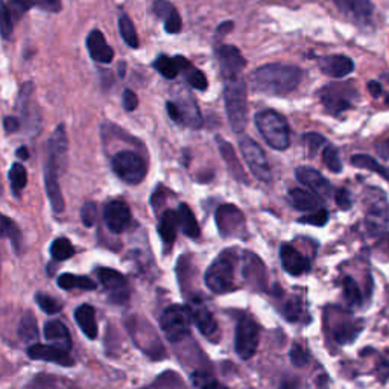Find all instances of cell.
I'll use <instances>...</instances> for the list:
<instances>
[{
	"instance_id": "obj_1",
	"label": "cell",
	"mask_w": 389,
	"mask_h": 389,
	"mask_svg": "<svg viewBox=\"0 0 389 389\" xmlns=\"http://www.w3.org/2000/svg\"><path fill=\"white\" fill-rule=\"evenodd\" d=\"M69 140L64 124H60L48 140V155L44 163V184L52 210L55 213L64 211V198L60 187V175L67 163Z\"/></svg>"
},
{
	"instance_id": "obj_2",
	"label": "cell",
	"mask_w": 389,
	"mask_h": 389,
	"mask_svg": "<svg viewBox=\"0 0 389 389\" xmlns=\"http://www.w3.org/2000/svg\"><path fill=\"white\" fill-rule=\"evenodd\" d=\"M303 81V70L283 62L265 64L249 77V86L256 93L270 96H286L298 88Z\"/></svg>"
},
{
	"instance_id": "obj_3",
	"label": "cell",
	"mask_w": 389,
	"mask_h": 389,
	"mask_svg": "<svg viewBox=\"0 0 389 389\" xmlns=\"http://www.w3.org/2000/svg\"><path fill=\"white\" fill-rule=\"evenodd\" d=\"M224 102L231 129L244 133L248 122V86L242 77L224 79Z\"/></svg>"
},
{
	"instance_id": "obj_4",
	"label": "cell",
	"mask_w": 389,
	"mask_h": 389,
	"mask_svg": "<svg viewBox=\"0 0 389 389\" xmlns=\"http://www.w3.org/2000/svg\"><path fill=\"white\" fill-rule=\"evenodd\" d=\"M254 124L262 134L265 142L270 145L272 150L284 151L291 145V129L286 120L280 113L274 110L258 111L254 116Z\"/></svg>"
},
{
	"instance_id": "obj_5",
	"label": "cell",
	"mask_w": 389,
	"mask_h": 389,
	"mask_svg": "<svg viewBox=\"0 0 389 389\" xmlns=\"http://www.w3.org/2000/svg\"><path fill=\"white\" fill-rule=\"evenodd\" d=\"M204 283L207 288L215 294H228L236 289L235 284V258L230 253L224 251L218 256L206 274H204Z\"/></svg>"
},
{
	"instance_id": "obj_6",
	"label": "cell",
	"mask_w": 389,
	"mask_h": 389,
	"mask_svg": "<svg viewBox=\"0 0 389 389\" xmlns=\"http://www.w3.org/2000/svg\"><path fill=\"white\" fill-rule=\"evenodd\" d=\"M357 96L353 82H331L319 91L321 104L331 116H339L351 108Z\"/></svg>"
},
{
	"instance_id": "obj_7",
	"label": "cell",
	"mask_w": 389,
	"mask_h": 389,
	"mask_svg": "<svg viewBox=\"0 0 389 389\" xmlns=\"http://www.w3.org/2000/svg\"><path fill=\"white\" fill-rule=\"evenodd\" d=\"M111 166L117 177L131 186L140 184L147 173L143 157L134 151H119L111 159Z\"/></svg>"
},
{
	"instance_id": "obj_8",
	"label": "cell",
	"mask_w": 389,
	"mask_h": 389,
	"mask_svg": "<svg viewBox=\"0 0 389 389\" xmlns=\"http://www.w3.org/2000/svg\"><path fill=\"white\" fill-rule=\"evenodd\" d=\"M190 313L184 305L172 304L166 308L160 318V327L171 342H181L190 335Z\"/></svg>"
},
{
	"instance_id": "obj_9",
	"label": "cell",
	"mask_w": 389,
	"mask_h": 389,
	"mask_svg": "<svg viewBox=\"0 0 389 389\" xmlns=\"http://www.w3.org/2000/svg\"><path fill=\"white\" fill-rule=\"evenodd\" d=\"M126 327L138 348L143 350L146 355H150L154 359L163 357V347L160 344V339L157 338L150 322L138 318L137 315L136 317L133 315L131 318L126 319Z\"/></svg>"
},
{
	"instance_id": "obj_10",
	"label": "cell",
	"mask_w": 389,
	"mask_h": 389,
	"mask_svg": "<svg viewBox=\"0 0 389 389\" xmlns=\"http://www.w3.org/2000/svg\"><path fill=\"white\" fill-rule=\"evenodd\" d=\"M239 150L242 152L244 160L246 161L248 168L254 177L258 181L270 184L272 180V172L261 145L254 142L253 138L242 137L239 140Z\"/></svg>"
},
{
	"instance_id": "obj_11",
	"label": "cell",
	"mask_w": 389,
	"mask_h": 389,
	"mask_svg": "<svg viewBox=\"0 0 389 389\" xmlns=\"http://www.w3.org/2000/svg\"><path fill=\"white\" fill-rule=\"evenodd\" d=\"M261 341V327L251 317H242L236 326L235 335V350L236 355L248 360L254 356Z\"/></svg>"
},
{
	"instance_id": "obj_12",
	"label": "cell",
	"mask_w": 389,
	"mask_h": 389,
	"mask_svg": "<svg viewBox=\"0 0 389 389\" xmlns=\"http://www.w3.org/2000/svg\"><path fill=\"white\" fill-rule=\"evenodd\" d=\"M338 11L347 20L360 27H369L374 18V5L371 0H333Z\"/></svg>"
},
{
	"instance_id": "obj_13",
	"label": "cell",
	"mask_w": 389,
	"mask_h": 389,
	"mask_svg": "<svg viewBox=\"0 0 389 389\" xmlns=\"http://www.w3.org/2000/svg\"><path fill=\"white\" fill-rule=\"evenodd\" d=\"M216 225L222 237H236L245 233V216L233 204H225L216 210Z\"/></svg>"
},
{
	"instance_id": "obj_14",
	"label": "cell",
	"mask_w": 389,
	"mask_h": 389,
	"mask_svg": "<svg viewBox=\"0 0 389 389\" xmlns=\"http://www.w3.org/2000/svg\"><path fill=\"white\" fill-rule=\"evenodd\" d=\"M215 53L224 79L242 77V72L246 67V60L236 46L220 44L216 48Z\"/></svg>"
},
{
	"instance_id": "obj_15",
	"label": "cell",
	"mask_w": 389,
	"mask_h": 389,
	"mask_svg": "<svg viewBox=\"0 0 389 389\" xmlns=\"http://www.w3.org/2000/svg\"><path fill=\"white\" fill-rule=\"evenodd\" d=\"M189 313L192 321L197 324L198 330L201 331L202 336H206L211 342H216L219 338V326L215 318L206 304H204L199 298L190 300V304L187 305Z\"/></svg>"
},
{
	"instance_id": "obj_16",
	"label": "cell",
	"mask_w": 389,
	"mask_h": 389,
	"mask_svg": "<svg viewBox=\"0 0 389 389\" xmlns=\"http://www.w3.org/2000/svg\"><path fill=\"white\" fill-rule=\"evenodd\" d=\"M96 274L100 284L110 292L111 300L119 304L128 300V280L124 274H120L116 270H111V268H98Z\"/></svg>"
},
{
	"instance_id": "obj_17",
	"label": "cell",
	"mask_w": 389,
	"mask_h": 389,
	"mask_svg": "<svg viewBox=\"0 0 389 389\" xmlns=\"http://www.w3.org/2000/svg\"><path fill=\"white\" fill-rule=\"evenodd\" d=\"M295 178L298 180V183H301L303 186L310 189V192L318 194V197L329 199L331 198V194L335 193L330 181L324 177L321 172L310 168V166H300V168H296Z\"/></svg>"
},
{
	"instance_id": "obj_18",
	"label": "cell",
	"mask_w": 389,
	"mask_h": 389,
	"mask_svg": "<svg viewBox=\"0 0 389 389\" xmlns=\"http://www.w3.org/2000/svg\"><path fill=\"white\" fill-rule=\"evenodd\" d=\"M104 219H105V225L111 233L119 235L131 225L133 216L126 202L114 199V201H110L105 206Z\"/></svg>"
},
{
	"instance_id": "obj_19",
	"label": "cell",
	"mask_w": 389,
	"mask_h": 389,
	"mask_svg": "<svg viewBox=\"0 0 389 389\" xmlns=\"http://www.w3.org/2000/svg\"><path fill=\"white\" fill-rule=\"evenodd\" d=\"M70 351L64 350L58 345H44V344H31L27 347V356L32 360H44V362H53L61 367H73L75 365V359L70 355Z\"/></svg>"
},
{
	"instance_id": "obj_20",
	"label": "cell",
	"mask_w": 389,
	"mask_h": 389,
	"mask_svg": "<svg viewBox=\"0 0 389 389\" xmlns=\"http://www.w3.org/2000/svg\"><path fill=\"white\" fill-rule=\"evenodd\" d=\"M385 193H378V198H373L367 209V225L373 235L382 233L389 224V209L385 201Z\"/></svg>"
},
{
	"instance_id": "obj_21",
	"label": "cell",
	"mask_w": 389,
	"mask_h": 389,
	"mask_svg": "<svg viewBox=\"0 0 389 389\" xmlns=\"http://www.w3.org/2000/svg\"><path fill=\"white\" fill-rule=\"evenodd\" d=\"M282 268L292 277H300L310 270V263L298 249L289 244H284L280 248Z\"/></svg>"
},
{
	"instance_id": "obj_22",
	"label": "cell",
	"mask_w": 389,
	"mask_h": 389,
	"mask_svg": "<svg viewBox=\"0 0 389 389\" xmlns=\"http://www.w3.org/2000/svg\"><path fill=\"white\" fill-rule=\"evenodd\" d=\"M319 70L330 78H345L355 70V61L347 55H326L319 58Z\"/></svg>"
},
{
	"instance_id": "obj_23",
	"label": "cell",
	"mask_w": 389,
	"mask_h": 389,
	"mask_svg": "<svg viewBox=\"0 0 389 389\" xmlns=\"http://www.w3.org/2000/svg\"><path fill=\"white\" fill-rule=\"evenodd\" d=\"M173 102L180 111V125L189 126L192 129L201 128V110L197 104V100H194V98L190 93H183V96H178V99H175Z\"/></svg>"
},
{
	"instance_id": "obj_24",
	"label": "cell",
	"mask_w": 389,
	"mask_h": 389,
	"mask_svg": "<svg viewBox=\"0 0 389 389\" xmlns=\"http://www.w3.org/2000/svg\"><path fill=\"white\" fill-rule=\"evenodd\" d=\"M154 14L161 18L164 22V29L168 34H178L183 29V20L178 13V9L175 8L169 0H154Z\"/></svg>"
},
{
	"instance_id": "obj_25",
	"label": "cell",
	"mask_w": 389,
	"mask_h": 389,
	"mask_svg": "<svg viewBox=\"0 0 389 389\" xmlns=\"http://www.w3.org/2000/svg\"><path fill=\"white\" fill-rule=\"evenodd\" d=\"M32 93H34L32 82H26V84H23L20 90V96H18V111H20V114L25 120L23 124H26L27 128L39 129L40 114L35 104H32V99H31Z\"/></svg>"
},
{
	"instance_id": "obj_26",
	"label": "cell",
	"mask_w": 389,
	"mask_h": 389,
	"mask_svg": "<svg viewBox=\"0 0 389 389\" xmlns=\"http://www.w3.org/2000/svg\"><path fill=\"white\" fill-rule=\"evenodd\" d=\"M87 49L90 57L98 62L110 64L114 60V51L111 46H108L104 34L99 29H93L87 37Z\"/></svg>"
},
{
	"instance_id": "obj_27",
	"label": "cell",
	"mask_w": 389,
	"mask_h": 389,
	"mask_svg": "<svg viewBox=\"0 0 389 389\" xmlns=\"http://www.w3.org/2000/svg\"><path fill=\"white\" fill-rule=\"evenodd\" d=\"M216 143H218V147H219V152L222 155V159H224V163L227 164V168L231 172V175H233V177L236 180L246 184L248 183V177H246V173H245V171L242 168V164H240L239 160H237L233 146H231L228 142H225L224 138H220L219 136L216 137Z\"/></svg>"
},
{
	"instance_id": "obj_28",
	"label": "cell",
	"mask_w": 389,
	"mask_h": 389,
	"mask_svg": "<svg viewBox=\"0 0 389 389\" xmlns=\"http://www.w3.org/2000/svg\"><path fill=\"white\" fill-rule=\"evenodd\" d=\"M44 336H46V339L51 341L53 345H58V347L67 350V351L72 350L70 331L66 327V324L58 321V319H52L49 322H46Z\"/></svg>"
},
{
	"instance_id": "obj_29",
	"label": "cell",
	"mask_w": 389,
	"mask_h": 389,
	"mask_svg": "<svg viewBox=\"0 0 389 389\" xmlns=\"http://www.w3.org/2000/svg\"><path fill=\"white\" fill-rule=\"evenodd\" d=\"M187 62L189 60L181 57V55H177V57L173 58L168 57V55H160V57L154 61L152 66L163 78L175 79L183 72V69L186 67Z\"/></svg>"
},
{
	"instance_id": "obj_30",
	"label": "cell",
	"mask_w": 389,
	"mask_h": 389,
	"mask_svg": "<svg viewBox=\"0 0 389 389\" xmlns=\"http://www.w3.org/2000/svg\"><path fill=\"white\" fill-rule=\"evenodd\" d=\"M360 331H362V322L360 321L345 318L344 321H338L336 324L333 322V338H335L339 345L351 344Z\"/></svg>"
},
{
	"instance_id": "obj_31",
	"label": "cell",
	"mask_w": 389,
	"mask_h": 389,
	"mask_svg": "<svg viewBox=\"0 0 389 389\" xmlns=\"http://www.w3.org/2000/svg\"><path fill=\"white\" fill-rule=\"evenodd\" d=\"M75 319L78 326L81 327L82 333L88 339L98 338V322H96V310L93 305L90 304H81L75 310Z\"/></svg>"
},
{
	"instance_id": "obj_32",
	"label": "cell",
	"mask_w": 389,
	"mask_h": 389,
	"mask_svg": "<svg viewBox=\"0 0 389 389\" xmlns=\"http://www.w3.org/2000/svg\"><path fill=\"white\" fill-rule=\"evenodd\" d=\"M244 277L248 282H253L257 284V288L263 289L266 284V275H265V266L261 262L256 254L246 253L245 254V263H244Z\"/></svg>"
},
{
	"instance_id": "obj_33",
	"label": "cell",
	"mask_w": 389,
	"mask_h": 389,
	"mask_svg": "<svg viewBox=\"0 0 389 389\" xmlns=\"http://www.w3.org/2000/svg\"><path fill=\"white\" fill-rule=\"evenodd\" d=\"M177 227H178V211L166 210L159 224V235L163 240V244L172 246L175 239H177Z\"/></svg>"
},
{
	"instance_id": "obj_34",
	"label": "cell",
	"mask_w": 389,
	"mask_h": 389,
	"mask_svg": "<svg viewBox=\"0 0 389 389\" xmlns=\"http://www.w3.org/2000/svg\"><path fill=\"white\" fill-rule=\"evenodd\" d=\"M0 239H9L15 251L20 254L23 251V236L15 222L0 213Z\"/></svg>"
},
{
	"instance_id": "obj_35",
	"label": "cell",
	"mask_w": 389,
	"mask_h": 389,
	"mask_svg": "<svg viewBox=\"0 0 389 389\" xmlns=\"http://www.w3.org/2000/svg\"><path fill=\"white\" fill-rule=\"evenodd\" d=\"M58 288L64 291H95L98 284L95 280H91L90 277L86 275H75V274H62L58 277Z\"/></svg>"
},
{
	"instance_id": "obj_36",
	"label": "cell",
	"mask_w": 389,
	"mask_h": 389,
	"mask_svg": "<svg viewBox=\"0 0 389 389\" xmlns=\"http://www.w3.org/2000/svg\"><path fill=\"white\" fill-rule=\"evenodd\" d=\"M178 224L183 228V233L187 237L198 239L201 236V228L198 225L197 218H194V213L184 202H181L178 207Z\"/></svg>"
},
{
	"instance_id": "obj_37",
	"label": "cell",
	"mask_w": 389,
	"mask_h": 389,
	"mask_svg": "<svg viewBox=\"0 0 389 389\" xmlns=\"http://www.w3.org/2000/svg\"><path fill=\"white\" fill-rule=\"evenodd\" d=\"M289 197L292 201V206L296 210L301 211H313L319 209V199L315 197L312 192L303 189H291Z\"/></svg>"
},
{
	"instance_id": "obj_38",
	"label": "cell",
	"mask_w": 389,
	"mask_h": 389,
	"mask_svg": "<svg viewBox=\"0 0 389 389\" xmlns=\"http://www.w3.org/2000/svg\"><path fill=\"white\" fill-rule=\"evenodd\" d=\"M18 336L26 344H35L39 341V322L31 310H27L22 317L20 326H18Z\"/></svg>"
},
{
	"instance_id": "obj_39",
	"label": "cell",
	"mask_w": 389,
	"mask_h": 389,
	"mask_svg": "<svg viewBox=\"0 0 389 389\" xmlns=\"http://www.w3.org/2000/svg\"><path fill=\"white\" fill-rule=\"evenodd\" d=\"M351 164L356 166V168L360 169H368L377 175H381L382 178H385L389 183V169L382 166L376 159L365 154H359V155H353V159H351Z\"/></svg>"
},
{
	"instance_id": "obj_40",
	"label": "cell",
	"mask_w": 389,
	"mask_h": 389,
	"mask_svg": "<svg viewBox=\"0 0 389 389\" xmlns=\"http://www.w3.org/2000/svg\"><path fill=\"white\" fill-rule=\"evenodd\" d=\"M119 32L122 35L124 41L129 46V48L137 49L140 46V41H138V35L136 31V26L133 23L131 18L126 14H120L119 17Z\"/></svg>"
},
{
	"instance_id": "obj_41",
	"label": "cell",
	"mask_w": 389,
	"mask_h": 389,
	"mask_svg": "<svg viewBox=\"0 0 389 389\" xmlns=\"http://www.w3.org/2000/svg\"><path fill=\"white\" fill-rule=\"evenodd\" d=\"M9 181H11V190L15 198L22 197V192L27 184V172L20 163H14L9 171Z\"/></svg>"
},
{
	"instance_id": "obj_42",
	"label": "cell",
	"mask_w": 389,
	"mask_h": 389,
	"mask_svg": "<svg viewBox=\"0 0 389 389\" xmlns=\"http://www.w3.org/2000/svg\"><path fill=\"white\" fill-rule=\"evenodd\" d=\"M75 254V248H73L72 242L67 237H58L55 239L51 245V256L53 261L64 262L69 261L70 257Z\"/></svg>"
},
{
	"instance_id": "obj_43",
	"label": "cell",
	"mask_w": 389,
	"mask_h": 389,
	"mask_svg": "<svg viewBox=\"0 0 389 389\" xmlns=\"http://www.w3.org/2000/svg\"><path fill=\"white\" fill-rule=\"evenodd\" d=\"M342 292H344V298L350 308H359L362 304V292H360L359 284L353 277H345L342 282Z\"/></svg>"
},
{
	"instance_id": "obj_44",
	"label": "cell",
	"mask_w": 389,
	"mask_h": 389,
	"mask_svg": "<svg viewBox=\"0 0 389 389\" xmlns=\"http://www.w3.org/2000/svg\"><path fill=\"white\" fill-rule=\"evenodd\" d=\"M181 73H184V77H186V81L189 82V86L193 87L194 90H199V91L207 90V87H209L207 77L204 75V72L194 67L190 61L186 64V67L183 69Z\"/></svg>"
},
{
	"instance_id": "obj_45",
	"label": "cell",
	"mask_w": 389,
	"mask_h": 389,
	"mask_svg": "<svg viewBox=\"0 0 389 389\" xmlns=\"http://www.w3.org/2000/svg\"><path fill=\"white\" fill-rule=\"evenodd\" d=\"M283 317L291 322L300 321L304 317V304L301 303V300L294 296V298H289L286 301L283 309Z\"/></svg>"
},
{
	"instance_id": "obj_46",
	"label": "cell",
	"mask_w": 389,
	"mask_h": 389,
	"mask_svg": "<svg viewBox=\"0 0 389 389\" xmlns=\"http://www.w3.org/2000/svg\"><path fill=\"white\" fill-rule=\"evenodd\" d=\"M14 31V23H13V17L9 14L8 5L0 0V35L4 37L5 40H9L13 37Z\"/></svg>"
},
{
	"instance_id": "obj_47",
	"label": "cell",
	"mask_w": 389,
	"mask_h": 389,
	"mask_svg": "<svg viewBox=\"0 0 389 389\" xmlns=\"http://www.w3.org/2000/svg\"><path fill=\"white\" fill-rule=\"evenodd\" d=\"M35 301L39 304V308L48 315H57L62 309V304L58 300H55L53 296L46 295L43 292H39L35 295Z\"/></svg>"
},
{
	"instance_id": "obj_48",
	"label": "cell",
	"mask_w": 389,
	"mask_h": 389,
	"mask_svg": "<svg viewBox=\"0 0 389 389\" xmlns=\"http://www.w3.org/2000/svg\"><path fill=\"white\" fill-rule=\"evenodd\" d=\"M322 161L324 164L327 166V168L331 171V172H342V168H344V166H342V161L339 159V152L336 147H333V146H326L324 147V151H322Z\"/></svg>"
},
{
	"instance_id": "obj_49",
	"label": "cell",
	"mask_w": 389,
	"mask_h": 389,
	"mask_svg": "<svg viewBox=\"0 0 389 389\" xmlns=\"http://www.w3.org/2000/svg\"><path fill=\"white\" fill-rule=\"evenodd\" d=\"M300 224H308V225H315V227H322L329 222V211L326 209H317L310 211V215L303 216L298 219Z\"/></svg>"
},
{
	"instance_id": "obj_50",
	"label": "cell",
	"mask_w": 389,
	"mask_h": 389,
	"mask_svg": "<svg viewBox=\"0 0 389 389\" xmlns=\"http://www.w3.org/2000/svg\"><path fill=\"white\" fill-rule=\"evenodd\" d=\"M34 6V0H9L8 9L13 20H20L25 13L29 11Z\"/></svg>"
},
{
	"instance_id": "obj_51",
	"label": "cell",
	"mask_w": 389,
	"mask_h": 389,
	"mask_svg": "<svg viewBox=\"0 0 389 389\" xmlns=\"http://www.w3.org/2000/svg\"><path fill=\"white\" fill-rule=\"evenodd\" d=\"M303 140L305 143V147H308L309 151V155L310 157H315L317 155V152L321 150L322 145H326V138H324L321 134L318 133H305L303 136Z\"/></svg>"
},
{
	"instance_id": "obj_52",
	"label": "cell",
	"mask_w": 389,
	"mask_h": 389,
	"mask_svg": "<svg viewBox=\"0 0 389 389\" xmlns=\"http://www.w3.org/2000/svg\"><path fill=\"white\" fill-rule=\"evenodd\" d=\"M289 359L295 367H305L309 364L310 356L301 345L295 344V345H292V348L289 351Z\"/></svg>"
},
{
	"instance_id": "obj_53",
	"label": "cell",
	"mask_w": 389,
	"mask_h": 389,
	"mask_svg": "<svg viewBox=\"0 0 389 389\" xmlns=\"http://www.w3.org/2000/svg\"><path fill=\"white\" fill-rule=\"evenodd\" d=\"M98 218V207L93 202H86L81 209V219L86 227H93Z\"/></svg>"
},
{
	"instance_id": "obj_54",
	"label": "cell",
	"mask_w": 389,
	"mask_h": 389,
	"mask_svg": "<svg viewBox=\"0 0 389 389\" xmlns=\"http://www.w3.org/2000/svg\"><path fill=\"white\" fill-rule=\"evenodd\" d=\"M192 385L197 388H215L219 386V383L213 378L210 374L204 371H197L192 374Z\"/></svg>"
},
{
	"instance_id": "obj_55",
	"label": "cell",
	"mask_w": 389,
	"mask_h": 389,
	"mask_svg": "<svg viewBox=\"0 0 389 389\" xmlns=\"http://www.w3.org/2000/svg\"><path fill=\"white\" fill-rule=\"evenodd\" d=\"M335 201H336L338 207H339L341 210H350V209H351V204H353V202H351V194H350V192H348L347 189H344V187L338 189V190L335 192Z\"/></svg>"
},
{
	"instance_id": "obj_56",
	"label": "cell",
	"mask_w": 389,
	"mask_h": 389,
	"mask_svg": "<svg viewBox=\"0 0 389 389\" xmlns=\"http://www.w3.org/2000/svg\"><path fill=\"white\" fill-rule=\"evenodd\" d=\"M58 385L60 383L53 376H44V374L37 376L31 383H27V386H37V388H49V386H58Z\"/></svg>"
},
{
	"instance_id": "obj_57",
	"label": "cell",
	"mask_w": 389,
	"mask_h": 389,
	"mask_svg": "<svg viewBox=\"0 0 389 389\" xmlns=\"http://www.w3.org/2000/svg\"><path fill=\"white\" fill-rule=\"evenodd\" d=\"M34 4L48 13H60L62 8L61 0H34Z\"/></svg>"
},
{
	"instance_id": "obj_58",
	"label": "cell",
	"mask_w": 389,
	"mask_h": 389,
	"mask_svg": "<svg viewBox=\"0 0 389 389\" xmlns=\"http://www.w3.org/2000/svg\"><path fill=\"white\" fill-rule=\"evenodd\" d=\"M122 104L126 111H134L138 107V98L134 93L133 90H125L124 91V98H122Z\"/></svg>"
},
{
	"instance_id": "obj_59",
	"label": "cell",
	"mask_w": 389,
	"mask_h": 389,
	"mask_svg": "<svg viewBox=\"0 0 389 389\" xmlns=\"http://www.w3.org/2000/svg\"><path fill=\"white\" fill-rule=\"evenodd\" d=\"M20 126H22V122L17 117H14V116H6L4 119V128H5V131L8 134L17 133L18 129H20Z\"/></svg>"
},
{
	"instance_id": "obj_60",
	"label": "cell",
	"mask_w": 389,
	"mask_h": 389,
	"mask_svg": "<svg viewBox=\"0 0 389 389\" xmlns=\"http://www.w3.org/2000/svg\"><path fill=\"white\" fill-rule=\"evenodd\" d=\"M233 27H235V22H233V20L222 22V23L216 27V37H224V35L230 34V31H233Z\"/></svg>"
},
{
	"instance_id": "obj_61",
	"label": "cell",
	"mask_w": 389,
	"mask_h": 389,
	"mask_svg": "<svg viewBox=\"0 0 389 389\" xmlns=\"http://www.w3.org/2000/svg\"><path fill=\"white\" fill-rule=\"evenodd\" d=\"M368 90H369V93H371L374 98H378V96H381L383 93V88H382L381 84H378L377 81L368 82Z\"/></svg>"
},
{
	"instance_id": "obj_62",
	"label": "cell",
	"mask_w": 389,
	"mask_h": 389,
	"mask_svg": "<svg viewBox=\"0 0 389 389\" xmlns=\"http://www.w3.org/2000/svg\"><path fill=\"white\" fill-rule=\"evenodd\" d=\"M15 155H17V159L27 160V159H29V151L26 150V146H20V147H18V150L15 151Z\"/></svg>"
},
{
	"instance_id": "obj_63",
	"label": "cell",
	"mask_w": 389,
	"mask_h": 389,
	"mask_svg": "<svg viewBox=\"0 0 389 389\" xmlns=\"http://www.w3.org/2000/svg\"><path fill=\"white\" fill-rule=\"evenodd\" d=\"M385 104H386V105H388V107H389V96H388V98H386V99H385Z\"/></svg>"
},
{
	"instance_id": "obj_64",
	"label": "cell",
	"mask_w": 389,
	"mask_h": 389,
	"mask_svg": "<svg viewBox=\"0 0 389 389\" xmlns=\"http://www.w3.org/2000/svg\"><path fill=\"white\" fill-rule=\"evenodd\" d=\"M0 193H2V184H0Z\"/></svg>"
}]
</instances>
